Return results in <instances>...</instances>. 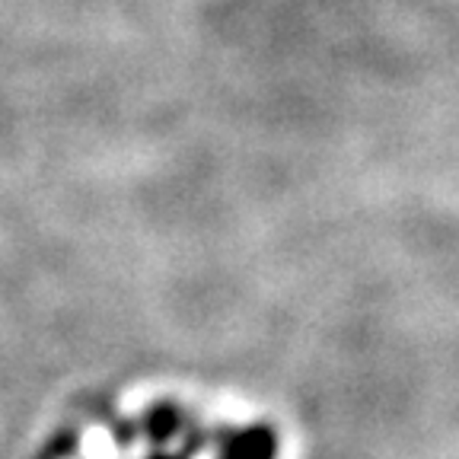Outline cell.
<instances>
[{
	"label": "cell",
	"mask_w": 459,
	"mask_h": 459,
	"mask_svg": "<svg viewBox=\"0 0 459 459\" xmlns=\"http://www.w3.org/2000/svg\"><path fill=\"white\" fill-rule=\"evenodd\" d=\"M192 421L188 415L179 409V405H172V402H157L151 409L143 411V418L137 421V434L147 437L153 446L163 450L166 444H172L176 437H186Z\"/></svg>",
	"instance_id": "obj_2"
},
{
	"label": "cell",
	"mask_w": 459,
	"mask_h": 459,
	"mask_svg": "<svg viewBox=\"0 0 459 459\" xmlns=\"http://www.w3.org/2000/svg\"><path fill=\"white\" fill-rule=\"evenodd\" d=\"M188 444L182 446L179 453H169V450H160V453H153V456H147V459H192L195 453H198V446L201 444H208V437H192V428H188Z\"/></svg>",
	"instance_id": "obj_3"
},
{
	"label": "cell",
	"mask_w": 459,
	"mask_h": 459,
	"mask_svg": "<svg viewBox=\"0 0 459 459\" xmlns=\"http://www.w3.org/2000/svg\"><path fill=\"white\" fill-rule=\"evenodd\" d=\"M217 459H278V434L272 424L217 430Z\"/></svg>",
	"instance_id": "obj_1"
}]
</instances>
